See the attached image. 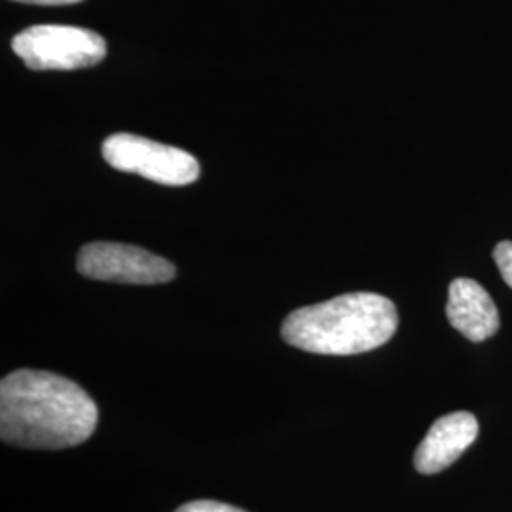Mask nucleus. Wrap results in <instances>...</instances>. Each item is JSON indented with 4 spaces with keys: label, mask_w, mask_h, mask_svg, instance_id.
Returning <instances> with one entry per match:
<instances>
[{
    "label": "nucleus",
    "mask_w": 512,
    "mask_h": 512,
    "mask_svg": "<svg viewBox=\"0 0 512 512\" xmlns=\"http://www.w3.org/2000/svg\"><path fill=\"white\" fill-rule=\"evenodd\" d=\"M12 50L33 71H76L101 63L107 42L82 27L35 25L14 37Z\"/></svg>",
    "instance_id": "7ed1b4c3"
},
{
    "label": "nucleus",
    "mask_w": 512,
    "mask_h": 512,
    "mask_svg": "<svg viewBox=\"0 0 512 512\" xmlns=\"http://www.w3.org/2000/svg\"><path fill=\"white\" fill-rule=\"evenodd\" d=\"M99 421L92 397L46 370H16L0 382V439L27 450H63L90 439Z\"/></svg>",
    "instance_id": "f257e3e1"
},
{
    "label": "nucleus",
    "mask_w": 512,
    "mask_h": 512,
    "mask_svg": "<svg viewBox=\"0 0 512 512\" xmlns=\"http://www.w3.org/2000/svg\"><path fill=\"white\" fill-rule=\"evenodd\" d=\"M446 317L471 342H484L499 330V311L488 291L473 279L459 277L448 289Z\"/></svg>",
    "instance_id": "0eeeda50"
},
{
    "label": "nucleus",
    "mask_w": 512,
    "mask_h": 512,
    "mask_svg": "<svg viewBox=\"0 0 512 512\" xmlns=\"http://www.w3.org/2000/svg\"><path fill=\"white\" fill-rule=\"evenodd\" d=\"M478 437V421L471 412H452L435 421L421 440L414 465L421 475H435L454 465Z\"/></svg>",
    "instance_id": "423d86ee"
},
{
    "label": "nucleus",
    "mask_w": 512,
    "mask_h": 512,
    "mask_svg": "<svg viewBox=\"0 0 512 512\" xmlns=\"http://www.w3.org/2000/svg\"><path fill=\"white\" fill-rule=\"evenodd\" d=\"M101 152L110 167L141 175L154 183L184 186L200 177V164L192 154L150 141L147 137L116 133L105 139Z\"/></svg>",
    "instance_id": "20e7f679"
},
{
    "label": "nucleus",
    "mask_w": 512,
    "mask_h": 512,
    "mask_svg": "<svg viewBox=\"0 0 512 512\" xmlns=\"http://www.w3.org/2000/svg\"><path fill=\"white\" fill-rule=\"evenodd\" d=\"M23 4H37V6H67V4H76L82 0H16Z\"/></svg>",
    "instance_id": "9d476101"
},
{
    "label": "nucleus",
    "mask_w": 512,
    "mask_h": 512,
    "mask_svg": "<svg viewBox=\"0 0 512 512\" xmlns=\"http://www.w3.org/2000/svg\"><path fill=\"white\" fill-rule=\"evenodd\" d=\"M494 258L501 277L512 289V241H501L494 249Z\"/></svg>",
    "instance_id": "6e6552de"
},
{
    "label": "nucleus",
    "mask_w": 512,
    "mask_h": 512,
    "mask_svg": "<svg viewBox=\"0 0 512 512\" xmlns=\"http://www.w3.org/2000/svg\"><path fill=\"white\" fill-rule=\"evenodd\" d=\"M175 512H245L238 509V507H232V505H226V503H219V501H192V503H186L183 507H179Z\"/></svg>",
    "instance_id": "1a4fd4ad"
},
{
    "label": "nucleus",
    "mask_w": 512,
    "mask_h": 512,
    "mask_svg": "<svg viewBox=\"0 0 512 512\" xmlns=\"http://www.w3.org/2000/svg\"><path fill=\"white\" fill-rule=\"evenodd\" d=\"M76 268L84 277L126 285H160L171 281L177 270L162 256L141 247L97 241L80 249Z\"/></svg>",
    "instance_id": "39448f33"
},
{
    "label": "nucleus",
    "mask_w": 512,
    "mask_h": 512,
    "mask_svg": "<svg viewBox=\"0 0 512 512\" xmlns=\"http://www.w3.org/2000/svg\"><path fill=\"white\" fill-rule=\"evenodd\" d=\"M399 327L395 304L382 294L349 293L293 311L281 334L317 355H359L384 346Z\"/></svg>",
    "instance_id": "f03ea898"
}]
</instances>
